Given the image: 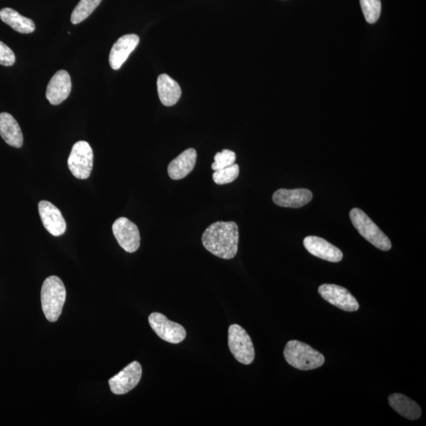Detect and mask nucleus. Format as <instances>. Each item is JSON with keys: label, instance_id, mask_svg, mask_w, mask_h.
Instances as JSON below:
<instances>
[{"label": "nucleus", "instance_id": "f257e3e1", "mask_svg": "<svg viewBox=\"0 0 426 426\" xmlns=\"http://www.w3.org/2000/svg\"><path fill=\"white\" fill-rule=\"evenodd\" d=\"M202 241L213 255L226 260L234 258L239 248V226L233 221H218L204 231Z\"/></svg>", "mask_w": 426, "mask_h": 426}, {"label": "nucleus", "instance_id": "f03ea898", "mask_svg": "<svg viewBox=\"0 0 426 426\" xmlns=\"http://www.w3.org/2000/svg\"><path fill=\"white\" fill-rule=\"evenodd\" d=\"M66 291L63 281L58 276H49L44 280L41 300L43 312L50 322H55L63 311Z\"/></svg>", "mask_w": 426, "mask_h": 426}, {"label": "nucleus", "instance_id": "7ed1b4c3", "mask_svg": "<svg viewBox=\"0 0 426 426\" xmlns=\"http://www.w3.org/2000/svg\"><path fill=\"white\" fill-rule=\"evenodd\" d=\"M287 363L300 370H312L322 367L325 357L311 346L298 340L287 342L284 351Z\"/></svg>", "mask_w": 426, "mask_h": 426}, {"label": "nucleus", "instance_id": "20e7f679", "mask_svg": "<svg viewBox=\"0 0 426 426\" xmlns=\"http://www.w3.org/2000/svg\"><path fill=\"white\" fill-rule=\"evenodd\" d=\"M350 218L354 226L364 239H366L381 251H389L391 250V242L389 237L378 228V226L362 210L358 208L351 209Z\"/></svg>", "mask_w": 426, "mask_h": 426}, {"label": "nucleus", "instance_id": "39448f33", "mask_svg": "<svg viewBox=\"0 0 426 426\" xmlns=\"http://www.w3.org/2000/svg\"><path fill=\"white\" fill-rule=\"evenodd\" d=\"M229 347L236 360L251 365L255 358V351L250 336L239 325H232L229 329Z\"/></svg>", "mask_w": 426, "mask_h": 426}, {"label": "nucleus", "instance_id": "423d86ee", "mask_svg": "<svg viewBox=\"0 0 426 426\" xmlns=\"http://www.w3.org/2000/svg\"><path fill=\"white\" fill-rule=\"evenodd\" d=\"M68 164L75 178L88 179L93 167V152L90 144L85 141L76 142L72 147Z\"/></svg>", "mask_w": 426, "mask_h": 426}, {"label": "nucleus", "instance_id": "0eeeda50", "mask_svg": "<svg viewBox=\"0 0 426 426\" xmlns=\"http://www.w3.org/2000/svg\"><path fill=\"white\" fill-rule=\"evenodd\" d=\"M148 322L155 333L164 341L178 345L186 339L185 329L178 323L171 322L162 313H151L148 317Z\"/></svg>", "mask_w": 426, "mask_h": 426}, {"label": "nucleus", "instance_id": "6e6552de", "mask_svg": "<svg viewBox=\"0 0 426 426\" xmlns=\"http://www.w3.org/2000/svg\"><path fill=\"white\" fill-rule=\"evenodd\" d=\"M113 231L116 240L124 250L135 253L140 247L141 236L135 224L126 218L116 220L113 225Z\"/></svg>", "mask_w": 426, "mask_h": 426}, {"label": "nucleus", "instance_id": "1a4fd4ad", "mask_svg": "<svg viewBox=\"0 0 426 426\" xmlns=\"http://www.w3.org/2000/svg\"><path fill=\"white\" fill-rule=\"evenodd\" d=\"M142 376L141 364L133 362L109 380L110 391L115 395L128 394L140 383Z\"/></svg>", "mask_w": 426, "mask_h": 426}, {"label": "nucleus", "instance_id": "9d476101", "mask_svg": "<svg viewBox=\"0 0 426 426\" xmlns=\"http://www.w3.org/2000/svg\"><path fill=\"white\" fill-rule=\"evenodd\" d=\"M318 292L325 301L342 311L355 312L359 309V304L355 297L347 289L336 284H322Z\"/></svg>", "mask_w": 426, "mask_h": 426}, {"label": "nucleus", "instance_id": "9b49d317", "mask_svg": "<svg viewBox=\"0 0 426 426\" xmlns=\"http://www.w3.org/2000/svg\"><path fill=\"white\" fill-rule=\"evenodd\" d=\"M38 209L43 225L50 234L58 237L65 233L66 220L57 207L48 201H41L39 202Z\"/></svg>", "mask_w": 426, "mask_h": 426}, {"label": "nucleus", "instance_id": "f8f14e48", "mask_svg": "<svg viewBox=\"0 0 426 426\" xmlns=\"http://www.w3.org/2000/svg\"><path fill=\"white\" fill-rule=\"evenodd\" d=\"M304 246L309 253L318 258L330 262H340L342 261V251L338 247L331 244L330 242L317 236H308L303 241Z\"/></svg>", "mask_w": 426, "mask_h": 426}, {"label": "nucleus", "instance_id": "ddd939ff", "mask_svg": "<svg viewBox=\"0 0 426 426\" xmlns=\"http://www.w3.org/2000/svg\"><path fill=\"white\" fill-rule=\"evenodd\" d=\"M139 41V37L136 35H126L121 37L110 50L109 55L110 68L115 70L120 69L137 48Z\"/></svg>", "mask_w": 426, "mask_h": 426}, {"label": "nucleus", "instance_id": "4468645a", "mask_svg": "<svg viewBox=\"0 0 426 426\" xmlns=\"http://www.w3.org/2000/svg\"><path fill=\"white\" fill-rule=\"evenodd\" d=\"M71 79L68 71L61 70L57 72L50 80L46 97L52 105L63 103L71 92Z\"/></svg>", "mask_w": 426, "mask_h": 426}, {"label": "nucleus", "instance_id": "2eb2a0df", "mask_svg": "<svg viewBox=\"0 0 426 426\" xmlns=\"http://www.w3.org/2000/svg\"><path fill=\"white\" fill-rule=\"evenodd\" d=\"M313 193L307 189H280L273 193V200L276 206L298 209L311 202Z\"/></svg>", "mask_w": 426, "mask_h": 426}, {"label": "nucleus", "instance_id": "dca6fc26", "mask_svg": "<svg viewBox=\"0 0 426 426\" xmlns=\"http://www.w3.org/2000/svg\"><path fill=\"white\" fill-rule=\"evenodd\" d=\"M196 162L197 152L195 149H186L169 164L168 173L170 178L174 180L184 179L195 168Z\"/></svg>", "mask_w": 426, "mask_h": 426}, {"label": "nucleus", "instance_id": "f3484780", "mask_svg": "<svg viewBox=\"0 0 426 426\" xmlns=\"http://www.w3.org/2000/svg\"><path fill=\"white\" fill-rule=\"evenodd\" d=\"M0 136L10 146L19 148L23 146V135L20 126L9 113L0 114Z\"/></svg>", "mask_w": 426, "mask_h": 426}, {"label": "nucleus", "instance_id": "a211bd4d", "mask_svg": "<svg viewBox=\"0 0 426 426\" xmlns=\"http://www.w3.org/2000/svg\"><path fill=\"white\" fill-rule=\"evenodd\" d=\"M157 90L160 101L167 107L173 106L178 103L182 95L179 83L166 74L158 77Z\"/></svg>", "mask_w": 426, "mask_h": 426}, {"label": "nucleus", "instance_id": "6ab92c4d", "mask_svg": "<svg viewBox=\"0 0 426 426\" xmlns=\"http://www.w3.org/2000/svg\"><path fill=\"white\" fill-rule=\"evenodd\" d=\"M390 406L401 416L409 420H416L422 416V409L410 398L400 394H391L389 398Z\"/></svg>", "mask_w": 426, "mask_h": 426}, {"label": "nucleus", "instance_id": "aec40b11", "mask_svg": "<svg viewBox=\"0 0 426 426\" xmlns=\"http://www.w3.org/2000/svg\"><path fill=\"white\" fill-rule=\"evenodd\" d=\"M0 19L12 29L23 35H29L35 31L36 26L30 19L20 14L15 10L6 8L0 10Z\"/></svg>", "mask_w": 426, "mask_h": 426}, {"label": "nucleus", "instance_id": "412c9836", "mask_svg": "<svg viewBox=\"0 0 426 426\" xmlns=\"http://www.w3.org/2000/svg\"><path fill=\"white\" fill-rule=\"evenodd\" d=\"M101 1L102 0H81L72 12L70 19L72 23L77 25L86 20Z\"/></svg>", "mask_w": 426, "mask_h": 426}, {"label": "nucleus", "instance_id": "4be33fe9", "mask_svg": "<svg viewBox=\"0 0 426 426\" xmlns=\"http://www.w3.org/2000/svg\"><path fill=\"white\" fill-rule=\"evenodd\" d=\"M240 175L239 164H234L228 168L215 171L213 174V179L215 184L217 185H224L234 182Z\"/></svg>", "mask_w": 426, "mask_h": 426}, {"label": "nucleus", "instance_id": "5701e85b", "mask_svg": "<svg viewBox=\"0 0 426 426\" xmlns=\"http://www.w3.org/2000/svg\"><path fill=\"white\" fill-rule=\"evenodd\" d=\"M365 19L369 24L377 22L381 13L380 0H360Z\"/></svg>", "mask_w": 426, "mask_h": 426}, {"label": "nucleus", "instance_id": "b1692460", "mask_svg": "<svg viewBox=\"0 0 426 426\" xmlns=\"http://www.w3.org/2000/svg\"><path fill=\"white\" fill-rule=\"evenodd\" d=\"M236 160V154L229 149H224L221 153H217L214 157V163L212 164V169L217 171L229 167L234 164Z\"/></svg>", "mask_w": 426, "mask_h": 426}, {"label": "nucleus", "instance_id": "393cba45", "mask_svg": "<svg viewBox=\"0 0 426 426\" xmlns=\"http://www.w3.org/2000/svg\"><path fill=\"white\" fill-rule=\"evenodd\" d=\"M15 55L7 44L0 41V65L13 66L15 63Z\"/></svg>", "mask_w": 426, "mask_h": 426}]
</instances>
